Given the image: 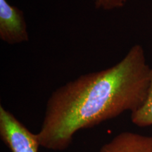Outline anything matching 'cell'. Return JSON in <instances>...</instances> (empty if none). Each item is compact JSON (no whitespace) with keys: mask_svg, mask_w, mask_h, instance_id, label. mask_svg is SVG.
<instances>
[{"mask_svg":"<svg viewBox=\"0 0 152 152\" xmlns=\"http://www.w3.org/2000/svg\"><path fill=\"white\" fill-rule=\"evenodd\" d=\"M0 39L9 45L28 42L29 39L23 13L7 0H0Z\"/></svg>","mask_w":152,"mask_h":152,"instance_id":"obj_3","label":"cell"},{"mask_svg":"<svg viewBox=\"0 0 152 152\" xmlns=\"http://www.w3.org/2000/svg\"><path fill=\"white\" fill-rule=\"evenodd\" d=\"M131 121L133 124L139 127L152 125V66L147 96L142 106L131 113Z\"/></svg>","mask_w":152,"mask_h":152,"instance_id":"obj_5","label":"cell"},{"mask_svg":"<svg viewBox=\"0 0 152 152\" xmlns=\"http://www.w3.org/2000/svg\"><path fill=\"white\" fill-rule=\"evenodd\" d=\"M98 152H152V137L123 132L104 144Z\"/></svg>","mask_w":152,"mask_h":152,"instance_id":"obj_4","label":"cell"},{"mask_svg":"<svg viewBox=\"0 0 152 152\" xmlns=\"http://www.w3.org/2000/svg\"><path fill=\"white\" fill-rule=\"evenodd\" d=\"M0 137L11 152H38L37 134H34L14 114L0 106Z\"/></svg>","mask_w":152,"mask_h":152,"instance_id":"obj_2","label":"cell"},{"mask_svg":"<svg viewBox=\"0 0 152 152\" xmlns=\"http://www.w3.org/2000/svg\"><path fill=\"white\" fill-rule=\"evenodd\" d=\"M150 73L143 47L135 45L111 67L80 75L57 88L48 99L37 133L39 146L63 151L77 131L134 111L147 96Z\"/></svg>","mask_w":152,"mask_h":152,"instance_id":"obj_1","label":"cell"},{"mask_svg":"<svg viewBox=\"0 0 152 152\" xmlns=\"http://www.w3.org/2000/svg\"><path fill=\"white\" fill-rule=\"evenodd\" d=\"M95 8L111 11L122 8L127 2V0H94Z\"/></svg>","mask_w":152,"mask_h":152,"instance_id":"obj_6","label":"cell"}]
</instances>
